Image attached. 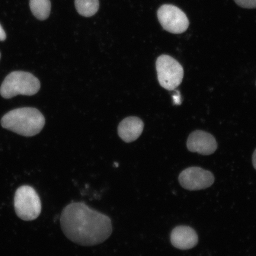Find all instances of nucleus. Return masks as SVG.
I'll return each instance as SVG.
<instances>
[{"mask_svg":"<svg viewBox=\"0 0 256 256\" xmlns=\"http://www.w3.org/2000/svg\"><path fill=\"white\" fill-rule=\"evenodd\" d=\"M14 208L18 216L26 222L36 220L42 212L39 195L33 188L24 186L16 192Z\"/></svg>","mask_w":256,"mask_h":256,"instance_id":"nucleus-4","label":"nucleus"},{"mask_svg":"<svg viewBox=\"0 0 256 256\" xmlns=\"http://www.w3.org/2000/svg\"><path fill=\"white\" fill-rule=\"evenodd\" d=\"M174 101L175 105H180L182 104L181 94L178 92H177V94H176L174 96Z\"/></svg>","mask_w":256,"mask_h":256,"instance_id":"nucleus-14","label":"nucleus"},{"mask_svg":"<svg viewBox=\"0 0 256 256\" xmlns=\"http://www.w3.org/2000/svg\"><path fill=\"white\" fill-rule=\"evenodd\" d=\"M60 225L67 238L82 246L100 244L113 232L110 217L82 202L72 203L64 208Z\"/></svg>","mask_w":256,"mask_h":256,"instance_id":"nucleus-1","label":"nucleus"},{"mask_svg":"<svg viewBox=\"0 0 256 256\" xmlns=\"http://www.w3.org/2000/svg\"><path fill=\"white\" fill-rule=\"evenodd\" d=\"M40 82L36 76L30 72H12L2 82L0 94L6 99L18 95L32 96L40 92Z\"/></svg>","mask_w":256,"mask_h":256,"instance_id":"nucleus-3","label":"nucleus"},{"mask_svg":"<svg viewBox=\"0 0 256 256\" xmlns=\"http://www.w3.org/2000/svg\"><path fill=\"white\" fill-rule=\"evenodd\" d=\"M171 242L176 248L188 250L196 247L199 242L198 235L194 230L188 226L176 227L171 234Z\"/></svg>","mask_w":256,"mask_h":256,"instance_id":"nucleus-9","label":"nucleus"},{"mask_svg":"<svg viewBox=\"0 0 256 256\" xmlns=\"http://www.w3.org/2000/svg\"><path fill=\"white\" fill-rule=\"evenodd\" d=\"M178 180L185 190L197 191L210 188L214 184L215 178L210 172L194 167L182 172L179 176Z\"/></svg>","mask_w":256,"mask_h":256,"instance_id":"nucleus-7","label":"nucleus"},{"mask_svg":"<svg viewBox=\"0 0 256 256\" xmlns=\"http://www.w3.org/2000/svg\"><path fill=\"white\" fill-rule=\"evenodd\" d=\"M144 124L142 120L136 117L126 118L120 124L118 132L121 139L130 143L135 142L142 136Z\"/></svg>","mask_w":256,"mask_h":256,"instance_id":"nucleus-10","label":"nucleus"},{"mask_svg":"<svg viewBox=\"0 0 256 256\" xmlns=\"http://www.w3.org/2000/svg\"><path fill=\"white\" fill-rule=\"evenodd\" d=\"M75 4L78 14L86 18L95 15L100 8L99 0H76Z\"/></svg>","mask_w":256,"mask_h":256,"instance_id":"nucleus-12","label":"nucleus"},{"mask_svg":"<svg viewBox=\"0 0 256 256\" xmlns=\"http://www.w3.org/2000/svg\"><path fill=\"white\" fill-rule=\"evenodd\" d=\"M32 14L40 20H46L50 17L51 11L50 0H30Z\"/></svg>","mask_w":256,"mask_h":256,"instance_id":"nucleus-11","label":"nucleus"},{"mask_svg":"<svg viewBox=\"0 0 256 256\" xmlns=\"http://www.w3.org/2000/svg\"><path fill=\"white\" fill-rule=\"evenodd\" d=\"M7 36L4 30H3L2 25L0 24V41H4L6 40Z\"/></svg>","mask_w":256,"mask_h":256,"instance_id":"nucleus-15","label":"nucleus"},{"mask_svg":"<svg viewBox=\"0 0 256 256\" xmlns=\"http://www.w3.org/2000/svg\"><path fill=\"white\" fill-rule=\"evenodd\" d=\"M236 4L243 8H256V0H234Z\"/></svg>","mask_w":256,"mask_h":256,"instance_id":"nucleus-13","label":"nucleus"},{"mask_svg":"<svg viewBox=\"0 0 256 256\" xmlns=\"http://www.w3.org/2000/svg\"><path fill=\"white\" fill-rule=\"evenodd\" d=\"M1 124L6 130L31 137L38 135L44 129L46 119L36 108H24L8 112L2 118Z\"/></svg>","mask_w":256,"mask_h":256,"instance_id":"nucleus-2","label":"nucleus"},{"mask_svg":"<svg viewBox=\"0 0 256 256\" xmlns=\"http://www.w3.org/2000/svg\"><path fill=\"white\" fill-rule=\"evenodd\" d=\"M158 79L162 87L168 91L174 90L182 84L184 78V69L174 58L163 55L156 62Z\"/></svg>","mask_w":256,"mask_h":256,"instance_id":"nucleus-5","label":"nucleus"},{"mask_svg":"<svg viewBox=\"0 0 256 256\" xmlns=\"http://www.w3.org/2000/svg\"><path fill=\"white\" fill-rule=\"evenodd\" d=\"M0 60H1V53H0Z\"/></svg>","mask_w":256,"mask_h":256,"instance_id":"nucleus-17","label":"nucleus"},{"mask_svg":"<svg viewBox=\"0 0 256 256\" xmlns=\"http://www.w3.org/2000/svg\"><path fill=\"white\" fill-rule=\"evenodd\" d=\"M158 16L163 28L170 33L182 34L190 27V21L186 14L174 6H162L158 10Z\"/></svg>","mask_w":256,"mask_h":256,"instance_id":"nucleus-6","label":"nucleus"},{"mask_svg":"<svg viewBox=\"0 0 256 256\" xmlns=\"http://www.w3.org/2000/svg\"><path fill=\"white\" fill-rule=\"evenodd\" d=\"M252 164H254V168L256 170V150L254 154V156H252Z\"/></svg>","mask_w":256,"mask_h":256,"instance_id":"nucleus-16","label":"nucleus"},{"mask_svg":"<svg viewBox=\"0 0 256 256\" xmlns=\"http://www.w3.org/2000/svg\"><path fill=\"white\" fill-rule=\"evenodd\" d=\"M187 146L192 152L210 156L216 151L218 144L215 138L211 134L202 130H197L188 137Z\"/></svg>","mask_w":256,"mask_h":256,"instance_id":"nucleus-8","label":"nucleus"}]
</instances>
